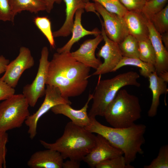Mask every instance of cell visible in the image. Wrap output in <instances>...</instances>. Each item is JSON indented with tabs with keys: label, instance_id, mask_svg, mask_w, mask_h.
I'll return each mask as SVG.
<instances>
[{
	"label": "cell",
	"instance_id": "cell-1",
	"mask_svg": "<svg viewBox=\"0 0 168 168\" xmlns=\"http://www.w3.org/2000/svg\"><path fill=\"white\" fill-rule=\"evenodd\" d=\"M70 52L55 53L48 66L46 85L58 88L64 98L79 96L87 87L90 68L76 60Z\"/></svg>",
	"mask_w": 168,
	"mask_h": 168
},
{
	"label": "cell",
	"instance_id": "cell-2",
	"mask_svg": "<svg viewBox=\"0 0 168 168\" xmlns=\"http://www.w3.org/2000/svg\"><path fill=\"white\" fill-rule=\"evenodd\" d=\"M89 124L84 128L92 133L100 134L111 145L123 152L127 164L134 161L137 155H142V146L145 142L144 134L147 127L142 124L128 127L117 128L107 126L100 123L95 117L90 118Z\"/></svg>",
	"mask_w": 168,
	"mask_h": 168
},
{
	"label": "cell",
	"instance_id": "cell-3",
	"mask_svg": "<svg viewBox=\"0 0 168 168\" xmlns=\"http://www.w3.org/2000/svg\"><path fill=\"white\" fill-rule=\"evenodd\" d=\"M96 138L93 133L71 121L67 123L62 135L55 142L49 143L40 140V142L45 148L59 152L64 159L81 161L95 147Z\"/></svg>",
	"mask_w": 168,
	"mask_h": 168
},
{
	"label": "cell",
	"instance_id": "cell-4",
	"mask_svg": "<svg viewBox=\"0 0 168 168\" xmlns=\"http://www.w3.org/2000/svg\"><path fill=\"white\" fill-rule=\"evenodd\" d=\"M139 77V74L133 71L119 74L109 79L100 80L99 77L93 94V103L88 114L89 117L103 116L107 107L122 87L129 85L140 86L137 80Z\"/></svg>",
	"mask_w": 168,
	"mask_h": 168
},
{
	"label": "cell",
	"instance_id": "cell-5",
	"mask_svg": "<svg viewBox=\"0 0 168 168\" xmlns=\"http://www.w3.org/2000/svg\"><path fill=\"white\" fill-rule=\"evenodd\" d=\"M142 109L138 98L121 89L106 109L104 116L112 127H128L141 117Z\"/></svg>",
	"mask_w": 168,
	"mask_h": 168
},
{
	"label": "cell",
	"instance_id": "cell-6",
	"mask_svg": "<svg viewBox=\"0 0 168 168\" xmlns=\"http://www.w3.org/2000/svg\"><path fill=\"white\" fill-rule=\"evenodd\" d=\"M29 106L23 94H14L0 103V132L21 127L30 114Z\"/></svg>",
	"mask_w": 168,
	"mask_h": 168
},
{
	"label": "cell",
	"instance_id": "cell-7",
	"mask_svg": "<svg viewBox=\"0 0 168 168\" xmlns=\"http://www.w3.org/2000/svg\"><path fill=\"white\" fill-rule=\"evenodd\" d=\"M49 55L48 47L44 46L41 51L38 68L35 79L31 84H27L23 87L22 94L31 107H34L38 99L45 95L49 63Z\"/></svg>",
	"mask_w": 168,
	"mask_h": 168
},
{
	"label": "cell",
	"instance_id": "cell-8",
	"mask_svg": "<svg viewBox=\"0 0 168 168\" xmlns=\"http://www.w3.org/2000/svg\"><path fill=\"white\" fill-rule=\"evenodd\" d=\"M44 100L39 109L27 118L25 123L28 127L29 137L33 139L37 134L38 122L40 118L54 106L61 104L72 103L68 99L63 97L58 89L54 87L46 85Z\"/></svg>",
	"mask_w": 168,
	"mask_h": 168
},
{
	"label": "cell",
	"instance_id": "cell-9",
	"mask_svg": "<svg viewBox=\"0 0 168 168\" xmlns=\"http://www.w3.org/2000/svg\"><path fill=\"white\" fill-rule=\"evenodd\" d=\"M94 3L96 10L103 18V21L100 20L101 24L107 36L119 44L129 34L123 17L108 11L97 2Z\"/></svg>",
	"mask_w": 168,
	"mask_h": 168
},
{
	"label": "cell",
	"instance_id": "cell-10",
	"mask_svg": "<svg viewBox=\"0 0 168 168\" xmlns=\"http://www.w3.org/2000/svg\"><path fill=\"white\" fill-rule=\"evenodd\" d=\"M35 64L34 59L30 49L26 47H20L18 55L8 65L3 75L0 80L10 86L15 88L23 73Z\"/></svg>",
	"mask_w": 168,
	"mask_h": 168
},
{
	"label": "cell",
	"instance_id": "cell-11",
	"mask_svg": "<svg viewBox=\"0 0 168 168\" xmlns=\"http://www.w3.org/2000/svg\"><path fill=\"white\" fill-rule=\"evenodd\" d=\"M101 31L105 44L98 51L97 55L99 58H103L104 61L91 76L101 75L112 72L123 57L119 44L107 37L102 24Z\"/></svg>",
	"mask_w": 168,
	"mask_h": 168
},
{
	"label": "cell",
	"instance_id": "cell-12",
	"mask_svg": "<svg viewBox=\"0 0 168 168\" xmlns=\"http://www.w3.org/2000/svg\"><path fill=\"white\" fill-rule=\"evenodd\" d=\"M124 155L120 149L111 145L101 135L97 134L95 147L83 161L91 168L106 160Z\"/></svg>",
	"mask_w": 168,
	"mask_h": 168
},
{
	"label": "cell",
	"instance_id": "cell-13",
	"mask_svg": "<svg viewBox=\"0 0 168 168\" xmlns=\"http://www.w3.org/2000/svg\"><path fill=\"white\" fill-rule=\"evenodd\" d=\"M103 40L101 34L92 39L85 41L76 51L70 53L76 60L90 68L96 69L102 63L95 55L96 48Z\"/></svg>",
	"mask_w": 168,
	"mask_h": 168
},
{
	"label": "cell",
	"instance_id": "cell-14",
	"mask_svg": "<svg viewBox=\"0 0 168 168\" xmlns=\"http://www.w3.org/2000/svg\"><path fill=\"white\" fill-rule=\"evenodd\" d=\"M34 152L27 161L30 168H62L63 158L58 152L46 149Z\"/></svg>",
	"mask_w": 168,
	"mask_h": 168
},
{
	"label": "cell",
	"instance_id": "cell-15",
	"mask_svg": "<svg viewBox=\"0 0 168 168\" xmlns=\"http://www.w3.org/2000/svg\"><path fill=\"white\" fill-rule=\"evenodd\" d=\"M147 20L149 38L156 56L155 71L158 75L162 72L168 71V52L163 44L161 34L155 29L150 21Z\"/></svg>",
	"mask_w": 168,
	"mask_h": 168
},
{
	"label": "cell",
	"instance_id": "cell-16",
	"mask_svg": "<svg viewBox=\"0 0 168 168\" xmlns=\"http://www.w3.org/2000/svg\"><path fill=\"white\" fill-rule=\"evenodd\" d=\"M93 96V94H89L87 101L80 109L75 110L68 104H61L54 106L51 110L55 114L63 115L68 118L75 124L85 127L90 122L87 110L88 104L92 100Z\"/></svg>",
	"mask_w": 168,
	"mask_h": 168
},
{
	"label": "cell",
	"instance_id": "cell-17",
	"mask_svg": "<svg viewBox=\"0 0 168 168\" xmlns=\"http://www.w3.org/2000/svg\"><path fill=\"white\" fill-rule=\"evenodd\" d=\"M123 18L129 34L138 41L149 38L148 20L142 12L128 11Z\"/></svg>",
	"mask_w": 168,
	"mask_h": 168
},
{
	"label": "cell",
	"instance_id": "cell-18",
	"mask_svg": "<svg viewBox=\"0 0 168 168\" xmlns=\"http://www.w3.org/2000/svg\"><path fill=\"white\" fill-rule=\"evenodd\" d=\"M66 5V18L62 26L53 32L54 37H67L71 33L73 25L74 16L77 11L80 8L86 11L88 2L84 0H62Z\"/></svg>",
	"mask_w": 168,
	"mask_h": 168
},
{
	"label": "cell",
	"instance_id": "cell-19",
	"mask_svg": "<svg viewBox=\"0 0 168 168\" xmlns=\"http://www.w3.org/2000/svg\"><path fill=\"white\" fill-rule=\"evenodd\" d=\"M84 12V10L82 8L79 9L77 11L71 31L72 37L64 45L57 49V52L60 53L70 52L73 45L81 38L87 35H93L96 36L101 34V31L97 28L90 31L83 27L81 23V18Z\"/></svg>",
	"mask_w": 168,
	"mask_h": 168
},
{
	"label": "cell",
	"instance_id": "cell-20",
	"mask_svg": "<svg viewBox=\"0 0 168 168\" xmlns=\"http://www.w3.org/2000/svg\"><path fill=\"white\" fill-rule=\"evenodd\" d=\"M148 78L149 83V88L152 92V99L147 114L149 117H153L157 114L161 95L166 94L168 89L167 83L159 76L156 71L152 73Z\"/></svg>",
	"mask_w": 168,
	"mask_h": 168
},
{
	"label": "cell",
	"instance_id": "cell-21",
	"mask_svg": "<svg viewBox=\"0 0 168 168\" xmlns=\"http://www.w3.org/2000/svg\"><path fill=\"white\" fill-rule=\"evenodd\" d=\"M9 2L14 19L18 13L23 11L36 13L46 10L45 4L43 0H10Z\"/></svg>",
	"mask_w": 168,
	"mask_h": 168
},
{
	"label": "cell",
	"instance_id": "cell-22",
	"mask_svg": "<svg viewBox=\"0 0 168 168\" xmlns=\"http://www.w3.org/2000/svg\"><path fill=\"white\" fill-rule=\"evenodd\" d=\"M128 65L140 68V74L145 78H148L152 73L155 71V67L153 65L144 62L139 58L123 57L112 72H115L123 67Z\"/></svg>",
	"mask_w": 168,
	"mask_h": 168
},
{
	"label": "cell",
	"instance_id": "cell-23",
	"mask_svg": "<svg viewBox=\"0 0 168 168\" xmlns=\"http://www.w3.org/2000/svg\"><path fill=\"white\" fill-rule=\"evenodd\" d=\"M119 44L123 57L139 58L138 41L134 37L129 34Z\"/></svg>",
	"mask_w": 168,
	"mask_h": 168
},
{
	"label": "cell",
	"instance_id": "cell-24",
	"mask_svg": "<svg viewBox=\"0 0 168 168\" xmlns=\"http://www.w3.org/2000/svg\"><path fill=\"white\" fill-rule=\"evenodd\" d=\"M139 58L141 60L153 65L156 63L155 52L149 38L138 41Z\"/></svg>",
	"mask_w": 168,
	"mask_h": 168
},
{
	"label": "cell",
	"instance_id": "cell-25",
	"mask_svg": "<svg viewBox=\"0 0 168 168\" xmlns=\"http://www.w3.org/2000/svg\"><path fill=\"white\" fill-rule=\"evenodd\" d=\"M153 26L160 34L168 32V5L154 15L150 20Z\"/></svg>",
	"mask_w": 168,
	"mask_h": 168
},
{
	"label": "cell",
	"instance_id": "cell-26",
	"mask_svg": "<svg viewBox=\"0 0 168 168\" xmlns=\"http://www.w3.org/2000/svg\"><path fill=\"white\" fill-rule=\"evenodd\" d=\"M34 22L48 40L51 47H55L54 37L52 32L51 23L46 16H37L34 19Z\"/></svg>",
	"mask_w": 168,
	"mask_h": 168
},
{
	"label": "cell",
	"instance_id": "cell-27",
	"mask_svg": "<svg viewBox=\"0 0 168 168\" xmlns=\"http://www.w3.org/2000/svg\"><path fill=\"white\" fill-rule=\"evenodd\" d=\"M167 1L168 0H150L147 1L142 12L147 20H150L154 15L165 7Z\"/></svg>",
	"mask_w": 168,
	"mask_h": 168
},
{
	"label": "cell",
	"instance_id": "cell-28",
	"mask_svg": "<svg viewBox=\"0 0 168 168\" xmlns=\"http://www.w3.org/2000/svg\"><path fill=\"white\" fill-rule=\"evenodd\" d=\"M99 3L108 11L123 17L127 10L119 0H92Z\"/></svg>",
	"mask_w": 168,
	"mask_h": 168
},
{
	"label": "cell",
	"instance_id": "cell-29",
	"mask_svg": "<svg viewBox=\"0 0 168 168\" xmlns=\"http://www.w3.org/2000/svg\"><path fill=\"white\" fill-rule=\"evenodd\" d=\"M144 168H168V145L166 144L161 147L157 156L149 165L144 166Z\"/></svg>",
	"mask_w": 168,
	"mask_h": 168
},
{
	"label": "cell",
	"instance_id": "cell-30",
	"mask_svg": "<svg viewBox=\"0 0 168 168\" xmlns=\"http://www.w3.org/2000/svg\"><path fill=\"white\" fill-rule=\"evenodd\" d=\"M96 168H133L134 167L127 164L123 155L111 158L98 164Z\"/></svg>",
	"mask_w": 168,
	"mask_h": 168
},
{
	"label": "cell",
	"instance_id": "cell-31",
	"mask_svg": "<svg viewBox=\"0 0 168 168\" xmlns=\"http://www.w3.org/2000/svg\"><path fill=\"white\" fill-rule=\"evenodd\" d=\"M0 20L14 22L11 6L8 0H0Z\"/></svg>",
	"mask_w": 168,
	"mask_h": 168
},
{
	"label": "cell",
	"instance_id": "cell-32",
	"mask_svg": "<svg viewBox=\"0 0 168 168\" xmlns=\"http://www.w3.org/2000/svg\"><path fill=\"white\" fill-rule=\"evenodd\" d=\"M8 139L6 132H0V168L6 167V144Z\"/></svg>",
	"mask_w": 168,
	"mask_h": 168
},
{
	"label": "cell",
	"instance_id": "cell-33",
	"mask_svg": "<svg viewBox=\"0 0 168 168\" xmlns=\"http://www.w3.org/2000/svg\"><path fill=\"white\" fill-rule=\"evenodd\" d=\"M128 11L142 12L146 0H119Z\"/></svg>",
	"mask_w": 168,
	"mask_h": 168
},
{
	"label": "cell",
	"instance_id": "cell-34",
	"mask_svg": "<svg viewBox=\"0 0 168 168\" xmlns=\"http://www.w3.org/2000/svg\"><path fill=\"white\" fill-rule=\"evenodd\" d=\"M14 88L5 82L0 80V101L4 100L15 94Z\"/></svg>",
	"mask_w": 168,
	"mask_h": 168
},
{
	"label": "cell",
	"instance_id": "cell-35",
	"mask_svg": "<svg viewBox=\"0 0 168 168\" xmlns=\"http://www.w3.org/2000/svg\"><path fill=\"white\" fill-rule=\"evenodd\" d=\"M80 161L75 159H69L63 162L62 168H79L80 167Z\"/></svg>",
	"mask_w": 168,
	"mask_h": 168
},
{
	"label": "cell",
	"instance_id": "cell-36",
	"mask_svg": "<svg viewBox=\"0 0 168 168\" xmlns=\"http://www.w3.org/2000/svg\"><path fill=\"white\" fill-rule=\"evenodd\" d=\"M10 62L8 59L2 55H0V75L5 72Z\"/></svg>",
	"mask_w": 168,
	"mask_h": 168
},
{
	"label": "cell",
	"instance_id": "cell-37",
	"mask_svg": "<svg viewBox=\"0 0 168 168\" xmlns=\"http://www.w3.org/2000/svg\"><path fill=\"white\" fill-rule=\"evenodd\" d=\"M46 6L45 11L48 13H50L54 7L55 3L59 4L62 0H43Z\"/></svg>",
	"mask_w": 168,
	"mask_h": 168
},
{
	"label": "cell",
	"instance_id": "cell-38",
	"mask_svg": "<svg viewBox=\"0 0 168 168\" xmlns=\"http://www.w3.org/2000/svg\"><path fill=\"white\" fill-rule=\"evenodd\" d=\"M161 38L164 43V46L166 49H168V32H166L161 34Z\"/></svg>",
	"mask_w": 168,
	"mask_h": 168
},
{
	"label": "cell",
	"instance_id": "cell-39",
	"mask_svg": "<svg viewBox=\"0 0 168 168\" xmlns=\"http://www.w3.org/2000/svg\"><path fill=\"white\" fill-rule=\"evenodd\" d=\"M165 82L167 83L168 82V71L162 72L158 75Z\"/></svg>",
	"mask_w": 168,
	"mask_h": 168
},
{
	"label": "cell",
	"instance_id": "cell-40",
	"mask_svg": "<svg viewBox=\"0 0 168 168\" xmlns=\"http://www.w3.org/2000/svg\"><path fill=\"white\" fill-rule=\"evenodd\" d=\"M90 0H84L85 2H89Z\"/></svg>",
	"mask_w": 168,
	"mask_h": 168
},
{
	"label": "cell",
	"instance_id": "cell-41",
	"mask_svg": "<svg viewBox=\"0 0 168 168\" xmlns=\"http://www.w3.org/2000/svg\"><path fill=\"white\" fill-rule=\"evenodd\" d=\"M146 0V2H147V1H150V0Z\"/></svg>",
	"mask_w": 168,
	"mask_h": 168
},
{
	"label": "cell",
	"instance_id": "cell-42",
	"mask_svg": "<svg viewBox=\"0 0 168 168\" xmlns=\"http://www.w3.org/2000/svg\"><path fill=\"white\" fill-rule=\"evenodd\" d=\"M8 0V1L9 2L10 0Z\"/></svg>",
	"mask_w": 168,
	"mask_h": 168
}]
</instances>
